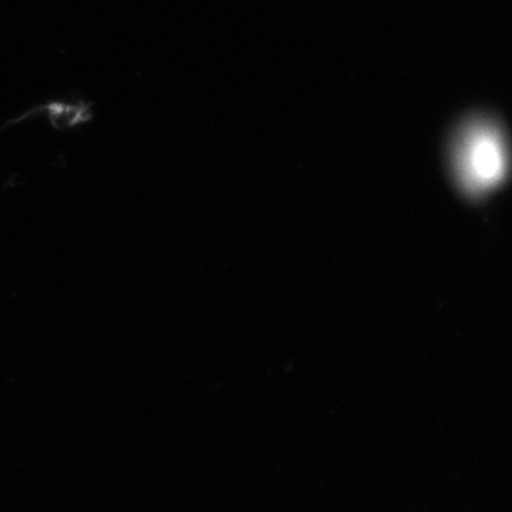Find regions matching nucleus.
<instances>
[{"label":"nucleus","instance_id":"obj_1","mask_svg":"<svg viewBox=\"0 0 512 512\" xmlns=\"http://www.w3.org/2000/svg\"><path fill=\"white\" fill-rule=\"evenodd\" d=\"M457 160L464 181L481 190L500 181L507 163V150L500 128L487 120L468 124L458 138Z\"/></svg>","mask_w":512,"mask_h":512},{"label":"nucleus","instance_id":"obj_2","mask_svg":"<svg viewBox=\"0 0 512 512\" xmlns=\"http://www.w3.org/2000/svg\"><path fill=\"white\" fill-rule=\"evenodd\" d=\"M32 119H45L47 126L57 131H72L92 123L93 103L84 100H50L25 111L10 123L19 124Z\"/></svg>","mask_w":512,"mask_h":512}]
</instances>
